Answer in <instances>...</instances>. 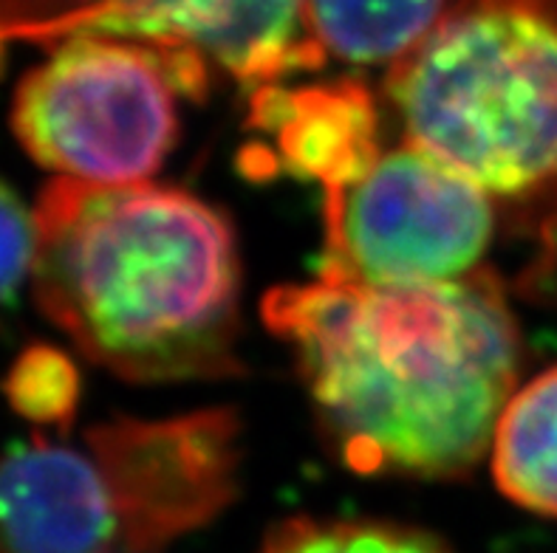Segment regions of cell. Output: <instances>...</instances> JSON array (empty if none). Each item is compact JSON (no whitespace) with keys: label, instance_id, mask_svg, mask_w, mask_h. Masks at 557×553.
<instances>
[{"label":"cell","instance_id":"obj_6","mask_svg":"<svg viewBox=\"0 0 557 553\" xmlns=\"http://www.w3.org/2000/svg\"><path fill=\"white\" fill-rule=\"evenodd\" d=\"M120 523L122 553H159L210 526L238 498L240 420L235 410L176 418H113L85 432Z\"/></svg>","mask_w":557,"mask_h":553},{"label":"cell","instance_id":"obj_18","mask_svg":"<svg viewBox=\"0 0 557 553\" xmlns=\"http://www.w3.org/2000/svg\"><path fill=\"white\" fill-rule=\"evenodd\" d=\"M120 553H122V551H120Z\"/></svg>","mask_w":557,"mask_h":553},{"label":"cell","instance_id":"obj_3","mask_svg":"<svg viewBox=\"0 0 557 553\" xmlns=\"http://www.w3.org/2000/svg\"><path fill=\"white\" fill-rule=\"evenodd\" d=\"M408 144L541 224L557 206V0H456L391 65Z\"/></svg>","mask_w":557,"mask_h":553},{"label":"cell","instance_id":"obj_9","mask_svg":"<svg viewBox=\"0 0 557 553\" xmlns=\"http://www.w3.org/2000/svg\"><path fill=\"white\" fill-rule=\"evenodd\" d=\"M249 125L272 136L277 164L323 189L346 187L380 159V111L360 79L281 88L261 85L252 93Z\"/></svg>","mask_w":557,"mask_h":553},{"label":"cell","instance_id":"obj_15","mask_svg":"<svg viewBox=\"0 0 557 553\" xmlns=\"http://www.w3.org/2000/svg\"><path fill=\"white\" fill-rule=\"evenodd\" d=\"M35 252V212H28L21 196L0 178V302H7L32 277Z\"/></svg>","mask_w":557,"mask_h":553},{"label":"cell","instance_id":"obj_12","mask_svg":"<svg viewBox=\"0 0 557 553\" xmlns=\"http://www.w3.org/2000/svg\"><path fill=\"white\" fill-rule=\"evenodd\" d=\"M258 553H456L422 528L357 517H289L269 528Z\"/></svg>","mask_w":557,"mask_h":553},{"label":"cell","instance_id":"obj_13","mask_svg":"<svg viewBox=\"0 0 557 553\" xmlns=\"http://www.w3.org/2000/svg\"><path fill=\"white\" fill-rule=\"evenodd\" d=\"M3 395L21 418L65 432L79 406V370L60 348L32 344L9 367Z\"/></svg>","mask_w":557,"mask_h":553},{"label":"cell","instance_id":"obj_16","mask_svg":"<svg viewBox=\"0 0 557 553\" xmlns=\"http://www.w3.org/2000/svg\"><path fill=\"white\" fill-rule=\"evenodd\" d=\"M535 254L518 277V291L557 309V206L535 226Z\"/></svg>","mask_w":557,"mask_h":553},{"label":"cell","instance_id":"obj_11","mask_svg":"<svg viewBox=\"0 0 557 553\" xmlns=\"http://www.w3.org/2000/svg\"><path fill=\"white\" fill-rule=\"evenodd\" d=\"M445 9V0H306L304 23L325 56L394 65L431 35Z\"/></svg>","mask_w":557,"mask_h":553},{"label":"cell","instance_id":"obj_4","mask_svg":"<svg viewBox=\"0 0 557 553\" xmlns=\"http://www.w3.org/2000/svg\"><path fill=\"white\" fill-rule=\"evenodd\" d=\"M210 63L170 42L79 35L17 83L12 130L37 164L71 181L141 184L178 139V97L205 99Z\"/></svg>","mask_w":557,"mask_h":553},{"label":"cell","instance_id":"obj_1","mask_svg":"<svg viewBox=\"0 0 557 553\" xmlns=\"http://www.w3.org/2000/svg\"><path fill=\"white\" fill-rule=\"evenodd\" d=\"M263 323L295 356L325 443L357 475L456 480L493 447L523 342L498 274L422 286H277Z\"/></svg>","mask_w":557,"mask_h":553},{"label":"cell","instance_id":"obj_14","mask_svg":"<svg viewBox=\"0 0 557 553\" xmlns=\"http://www.w3.org/2000/svg\"><path fill=\"white\" fill-rule=\"evenodd\" d=\"M111 0H0V37L54 49L79 35H94Z\"/></svg>","mask_w":557,"mask_h":553},{"label":"cell","instance_id":"obj_7","mask_svg":"<svg viewBox=\"0 0 557 553\" xmlns=\"http://www.w3.org/2000/svg\"><path fill=\"white\" fill-rule=\"evenodd\" d=\"M304 7L306 0H111L94 35L182 46L261 88L325 65L306 32Z\"/></svg>","mask_w":557,"mask_h":553},{"label":"cell","instance_id":"obj_8","mask_svg":"<svg viewBox=\"0 0 557 553\" xmlns=\"http://www.w3.org/2000/svg\"><path fill=\"white\" fill-rule=\"evenodd\" d=\"M0 553H120L111 491L88 447L35 438L0 455Z\"/></svg>","mask_w":557,"mask_h":553},{"label":"cell","instance_id":"obj_17","mask_svg":"<svg viewBox=\"0 0 557 553\" xmlns=\"http://www.w3.org/2000/svg\"><path fill=\"white\" fill-rule=\"evenodd\" d=\"M3 46H7V40L0 37V63H3Z\"/></svg>","mask_w":557,"mask_h":553},{"label":"cell","instance_id":"obj_5","mask_svg":"<svg viewBox=\"0 0 557 553\" xmlns=\"http://www.w3.org/2000/svg\"><path fill=\"white\" fill-rule=\"evenodd\" d=\"M325 192L320 277L360 286H422L481 268L495 198L405 141L366 176Z\"/></svg>","mask_w":557,"mask_h":553},{"label":"cell","instance_id":"obj_10","mask_svg":"<svg viewBox=\"0 0 557 553\" xmlns=\"http://www.w3.org/2000/svg\"><path fill=\"white\" fill-rule=\"evenodd\" d=\"M493 477L509 503L557 519V365L504 406L493 435Z\"/></svg>","mask_w":557,"mask_h":553},{"label":"cell","instance_id":"obj_2","mask_svg":"<svg viewBox=\"0 0 557 553\" xmlns=\"http://www.w3.org/2000/svg\"><path fill=\"white\" fill-rule=\"evenodd\" d=\"M40 311L113 376H238L240 257L230 217L178 187L54 178L37 198Z\"/></svg>","mask_w":557,"mask_h":553}]
</instances>
